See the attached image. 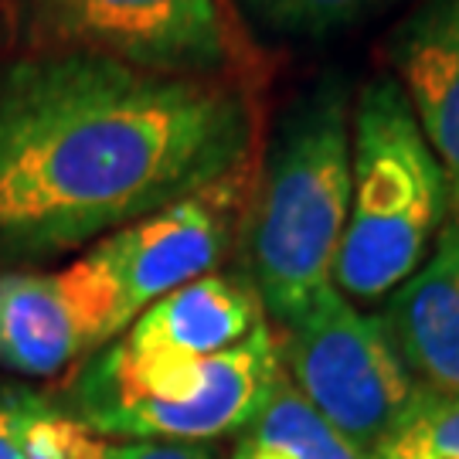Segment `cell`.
Here are the masks:
<instances>
[{"label":"cell","mask_w":459,"mask_h":459,"mask_svg":"<svg viewBox=\"0 0 459 459\" xmlns=\"http://www.w3.org/2000/svg\"><path fill=\"white\" fill-rule=\"evenodd\" d=\"M449 212L446 174L394 75H377L351 116V208L330 286L377 303L429 259Z\"/></svg>","instance_id":"cell-3"},{"label":"cell","mask_w":459,"mask_h":459,"mask_svg":"<svg viewBox=\"0 0 459 459\" xmlns=\"http://www.w3.org/2000/svg\"><path fill=\"white\" fill-rule=\"evenodd\" d=\"M419 388L459 392V221L446 218L429 259L377 316Z\"/></svg>","instance_id":"cell-10"},{"label":"cell","mask_w":459,"mask_h":459,"mask_svg":"<svg viewBox=\"0 0 459 459\" xmlns=\"http://www.w3.org/2000/svg\"><path fill=\"white\" fill-rule=\"evenodd\" d=\"M394 82L432 147L459 221V0H426L392 41Z\"/></svg>","instance_id":"cell-11"},{"label":"cell","mask_w":459,"mask_h":459,"mask_svg":"<svg viewBox=\"0 0 459 459\" xmlns=\"http://www.w3.org/2000/svg\"><path fill=\"white\" fill-rule=\"evenodd\" d=\"M269 34L282 38H327L358 24L385 0H235Z\"/></svg>","instance_id":"cell-15"},{"label":"cell","mask_w":459,"mask_h":459,"mask_svg":"<svg viewBox=\"0 0 459 459\" xmlns=\"http://www.w3.org/2000/svg\"><path fill=\"white\" fill-rule=\"evenodd\" d=\"M368 459H459V392H411L405 411Z\"/></svg>","instance_id":"cell-14"},{"label":"cell","mask_w":459,"mask_h":459,"mask_svg":"<svg viewBox=\"0 0 459 459\" xmlns=\"http://www.w3.org/2000/svg\"><path fill=\"white\" fill-rule=\"evenodd\" d=\"M235 459H364L293 385H276L259 419L246 429Z\"/></svg>","instance_id":"cell-12"},{"label":"cell","mask_w":459,"mask_h":459,"mask_svg":"<svg viewBox=\"0 0 459 459\" xmlns=\"http://www.w3.org/2000/svg\"><path fill=\"white\" fill-rule=\"evenodd\" d=\"M0 459H21L14 436H11V426H7V415H4V409H0Z\"/></svg>","instance_id":"cell-17"},{"label":"cell","mask_w":459,"mask_h":459,"mask_svg":"<svg viewBox=\"0 0 459 459\" xmlns=\"http://www.w3.org/2000/svg\"><path fill=\"white\" fill-rule=\"evenodd\" d=\"M279 381V337L259 324L242 344L191 364H130L106 344L62 409L106 439L204 446L252 426Z\"/></svg>","instance_id":"cell-4"},{"label":"cell","mask_w":459,"mask_h":459,"mask_svg":"<svg viewBox=\"0 0 459 459\" xmlns=\"http://www.w3.org/2000/svg\"><path fill=\"white\" fill-rule=\"evenodd\" d=\"M38 48L96 51L170 75L242 79V38L221 0H31Z\"/></svg>","instance_id":"cell-6"},{"label":"cell","mask_w":459,"mask_h":459,"mask_svg":"<svg viewBox=\"0 0 459 459\" xmlns=\"http://www.w3.org/2000/svg\"><path fill=\"white\" fill-rule=\"evenodd\" d=\"M263 299L252 279L229 273L187 282L160 296L113 341V351L130 364H191L242 344L265 324Z\"/></svg>","instance_id":"cell-9"},{"label":"cell","mask_w":459,"mask_h":459,"mask_svg":"<svg viewBox=\"0 0 459 459\" xmlns=\"http://www.w3.org/2000/svg\"><path fill=\"white\" fill-rule=\"evenodd\" d=\"M0 409L21 459H113V443L106 436L41 394L0 388Z\"/></svg>","instance_id":"cell-13"},{"label":"cell","mask_w":459,"mask_h":459,"mask_svg":"<svg viewBox=\"0 0 459 459\" xmlns=\"http://www.w3.org/2000/svg\"><path fill=\"white\" fill-rule=\"evenodd\" d=\"M351 116L341 79H324L279 119L248 204L252 286L279 324L330 286L351 208Z\"/></svg>","instance_id":"cell-2"},{"label":"cell","mask_w":459,"mask_h":459,"mask_svg":"<svg viewBox=\"0 0 459 459\" xmlns=\"http://www.w3.org/2000/svg\"><path fill=\"white\" fill-rule=\"evenodd\" d=\"M242 79L170 75L96 51L0 62V265L38 263L197 195L255 160Z\"/></svg>","instance_id":"cell-1"},{"label":"cell","mask_w":459,"mask_h":459,"mask_svg":"<svg viewBox=\"0 0 459 459\" xmlns=\"http://www.w3.org/2000/svg\"><path fill=\"white\" fill-rule=\"evenodd\" d=\"M113 459H214V453L197 443H119Z\"/></svg>","instance_id":"cell-16"},{"label":"cell","mask_w":459,"mask_h":459,"mask_svg":"<svg viewBox=\"0 0 459 459\" xmlns=\"http://www.w3.org/2000/svg\"><path fill=\"white\" fill-rule=\"evenodd\" d=\"M113 341V303L82 255L65 269H0L4 371L55 377Z\"/></svg>","instance_id":"cell-8"},{"label":"cell","mask_w":459,"mask_h":459,"mask_svg":"<svg viewBox=\"0 0 459 459\" xmlns=\"http://www.w3.org/2000/svg\"><path fill=\"white\" fill-rule=\"evenodd\" d=\"M255 167L187 195L82 252L113 303L116 337L150 303L214 273L248 208Z\"/></svg>","instance_id":"cell-7"},{"label":"cell","mask_w":459,"mask_h":459,"mask_svg":"<svg viewBox=\"0 0 459 459\" xmlns=\"http://www.w3.org/2000/svg\"><path fill=\"white\" fill-rule=\"evenodd\" d=\"M276 337L286 381L364 459L371 456L415 392L381 320L327 286L282 320Z\"/></svg>","instance_id":"cell-5"}]
</instances>
